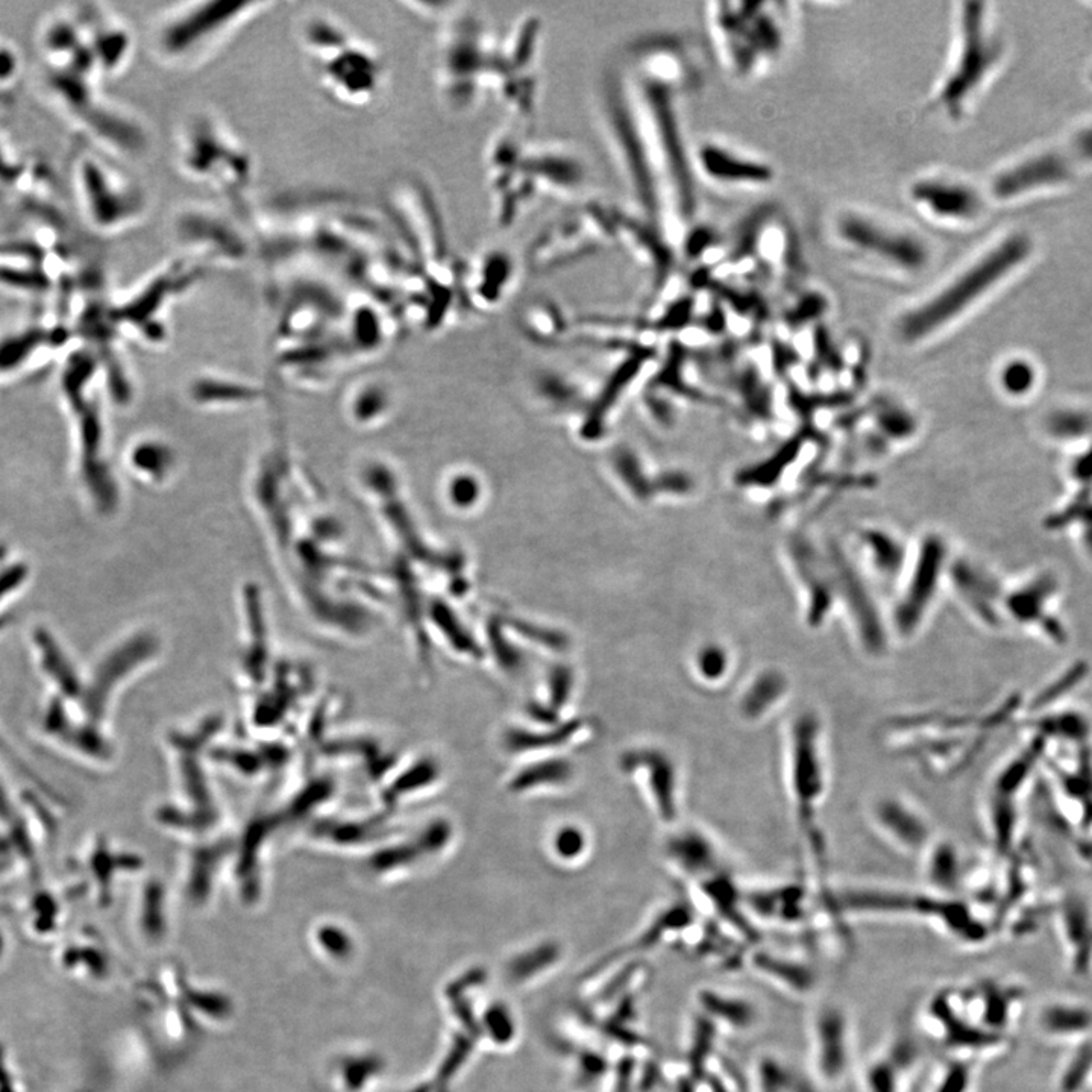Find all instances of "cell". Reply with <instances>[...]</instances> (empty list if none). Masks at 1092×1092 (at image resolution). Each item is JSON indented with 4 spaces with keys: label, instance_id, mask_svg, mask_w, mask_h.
<instances>
[{
    "label": "cell",
    "instance_id": "6da1fadb",
    "mask_svg": "<svg viewBox=\"0 0 1092 1092\" xmlns=\"http://www.w3.org/2000/svg\"><path fill=\"white\" fill-rule=\"evenodd\" d=\"M624 72L629 101L657 187L661 234L668 240L671 216L689 220L695 214L693 163L684 144L674 93L638 78L627 67Z\"/></svg>",
    "mask_w": 1092,
    "mask_h": 1092
},
{
    "label": "cell",
    "instance_id": "7a4b0ae2",
    "mask_svg": "<svg viewBox=\"0 0 1092 1092\" xmlns=\"http://www.w3.org/2000/svg\"><path fill=\"white\" fill-rule=\"evenodd\" d=\"M300 40L316 82L331 102L360 109L377 101L385 79L384 60L377 47L323 12L302 22Z\"/></svg>",
    "mask_w": 1092,
    "mask_h": 1092
},
{
    "label": "cell",
    "instance_id": "3957f363",
    "mask_svg": "<svg viewBox=\"0 0 1092 1092\" xmlns=\"http://www.w3.org/2000/svg\"><path fill=\"white\" fill-rule=\"evenodd\" d=\"M506 76L500 40L465 5L440 28L436 43L435 83L443 107L454 114L493 98Z\"/></svg>",
    "mask_w": 1092,
    "mask_h": 1092
},
{
    "label": "cell",
    "instance_id": "277c9868",
    "mask_svg": "<svg viewBox=\"0 0 1092 1092\" xmlns=\"http://www.w3.org/2000/svg\"><path fill=\"white\" fill-rule=\"evenodd\" d=\"M275 6L272 2L202 0L176 3L160 12L149 27V49L157 63L172 70H192L216 57L231 38Z\"/></svg>",
    "mask_w": 1092,
    "mask_h": 1092
},
{
    "label": "cell",
    "instance_id": "5b68a950",
    "mask_svg": "<svg viewBox=\"0 0 1092 1092\" xmlns=\"http://www.w3.org/2000/svg\"><path fill=\"white\" fill-rule=\"evenodd\" d=\"M101 79L43 66L41 89L53 107L81 131L87 143L112 157H134L149 144L140 118L102 95Z\"/></svg>",
    "mask_w": 1092,
    "mask_h": 1092
},
{
    "label": "cell",
    "instance_id": "8992f818",
    "mask_svg": "<svg viewBox=\"0 0 1092 1092\" xmlns=\"http://www.w3.org/2000/svg\"><path fill=\"white\" fill-rule=\"evenodd\" d=\"M70 172L79 213L92 233L121 236L136 230L149 214V195L144 185L104 150L79 144L73 152Z\"/></svg>",
    "mask_w": 1092,
    "mask_h": 1092
},
{
    "label": "cell",
    "instance_id": "52a82bcc",
    "mask_svg": "<svg viewBox=\"0 0 1092 1092\" xmlns=\"http://www.w3.org/2000/svg\"><path fill=\"white\" fill-rule=\"evenodd\" d=\"M599 121L610 160L635 208L633 213L653 225L661 234L657 187L629 101L624 69L609 70L604 76L600 87Z\"/></svg>",
    "mask_w": 1092,
    "mask_h": 1092
},
{
    "label": "cell",
    "instance_id": "ba28073f",
    "mask_svg": "<svg viewBox=\"0 0 1092 1092\" xmlns=\"http://www.w3.org/2000/svg\"><path fill=\"white\" fill-rule=\"evenodd\" d=\"M175 163L193 184L240 201L253 178L252 156L242 140L213 112L189 115L175 138Z\"/></svg>",
    "mask_w": 1092,
    "mask_h": 1092
},
{
    "label": "cell",
    "instance_id": "9c48e42d",
    "mask_svg": "<svg viewBox=\"0 0 1092 1092\" xmlns=\"http://www.w3.org/2000/svg\"><path fill=\"white\" fill-rule=\"evenodd\" d=\"M99 360L95 352L83 349L67 360L63 372V390L67 403L75 411L76 435H78L79 458L83 484L98 506L111 509L115 504V486L108 474L104 458V425L101 411L89 395V385L98 371Z\"/></svg>",
    "mask_w": 1092,
    "mask_h": 1092
},
{
    "label": "cell",
    "instance_id": "30bf717a",
    "mask_svg": "<svg viewBox=\"0 0 1092 1092\" xmlns=\"http://www.w3.org/2000/svg\"><path fill=\"white\" fill-rule=\"evenodd\" d=\"M1026 253L1027 242L1023 239L1008 240L1003 245L986 253L985 259L979 260L952 284L947 285L940 295L931 298L902 319L900 326L902 339L914 342L955 319L957 314L966 310L995 282L1000 281V278H1003L1017 263H1020Z\"/></svg>",
    "mask_w": 1092,
    "mask_h": 1092
},
{
    "label": "cell",
    "instance_id": "8fae6325",
    "mask_svg": "<svg viewBox=\"0 0 1092 1092\" xmlns=\"http://www.w3.org/2000/svg\"><path fill=\"white\" fill-rule=\"evenodd\" d=\"M390 204L401 249L413 268L432 273L454 265L439 205L422 181H401L391 192Z\"/></svg>",
    "mask_w": 1092,
    "mask_h": 1092
},
{
    "label": "cell",
    "instance_id": "7c38bea8",
    "mask_svg": "<svg viewBox=\"0 0 1092 1092\" xmlns=\"http://www.w3.org/2000/svg\"><path fill=\"white\" fill-rule=\"evenodd\" d=\"M201 265L192 259L173 260L169 265L160 268L138 285L136 292L121 304L111 305L112 323L137 330L144 337L153 336L159 340L164 331V311L173 304L176 298L196 284L201 278Z\"/></svg>",
    "mask_w": 1092,
    "mask_h": 1092
},
{
    "label": "cell",
    "instance_id": "4fadbf2b",
    "mask_svg": "<svg viewBox=\"0 0 1092 1092\" xmlns=\"http://www.w3.org/2000/svg\"><path fill=\"white\" fill-rule=\"evenodd\" d=\"M176 239L193 262L233 265L249 253L245 231L210 205H185L175 217Z\"/></svg>",
    "mask_w": 1092,
    "mask_h": 1092
},
{
    "label": "cell",
    "instance_id": "5bb4252c",
    "mask_svg": "<svg viewBox=\"0 0 1092 1092\" xmlns=\"http://www.w3.org/2000/svg\"><path fill=\"white\" fill-rule=\"evenodd\" d=\"M520 170L532 179L541 198L574 201L586 187V160L565 138L528 140Z\"/></svg>",
    "mask_w": 1092,
    "mask_h": 1092
},
{
    "label": "cell",
    "instance_id": "9a60e30c",
    "mask_svg": "<svg viewBox=\"0 0 1092 1092\" xmlns=\"http://www.w3.org/2000/svg\"><path fill=\"white\" fill-rule=\"evenodd\" d=\"M811 1076L821 1088H837L854 1065V1033L850 1014L838 1003H824L809 1027Z\"/></svg>",
    "mask_w": 1092,
    "mask_h": 1092
},
{
    "label": "cell",
    "instance_id": "2e32d148",
    "mask_svg": "<svg viewBox=\"0 0 1092 1092\" xmlns=\"http://www.w3.org/2000/svg\"><path fill=\"white\" fill-rule=\"evenodd\" d=\"M846 245L906 272H918L928 263L927 246L917 237L877 224L872 218L848 214L838 224Z\"/></svg>",
    "mask_w": 1092,
    "mask_h": 1092
},
{
    "label": "cell",
    "instance_id": "e0dca14e",
    "mask_svg": "<svg viewBox=\"0 0 1092 1092\" xmlns=\"http://www.w3.org/2000/svg\"><path fill=\"white\" fill-rule=\"evenodd\" d=\"M603 250L606 247L590 236L575 210L546 225L530 247L528 265L535 272L557 271Z\"/></svg>",
    "mask_w": 1092,
    "mask_h": 1092
},
{
    "label": "cell",
    "instance_id": "ac0fdd59",
    "mask_svg": "<svg viewBox=\"0 0 1092 1092\" xmlns=\"http://www.w3.org/2000/svg\"><path fill=\"white\" fill-rule=\"evenodd\" d=\"M101 78L121 75L133 57L134 38L124 19L99 3L76 8Z\"/></svg>",
    "mask_w": 1092,
    "mask_h": 1092
},
{
    "label": "cell",
    "instance_id": "d6986e66",
    "mask_svg": "<svg viewBox=\"0 0 1092 1092\" xmlns=\"http://www.w3.org/2000/svg\"><path fill=\"white\" fill-rule=\"evenodd\" d=\"M924 1030L941 1047L952 1053H985L997 1049L1003 1036L995 1035L983 1029L972 1021L957 1014L943 991L933 994L928 1000L923 1018Z\"/></svg>",
    "mask_w": 1092,
    "mask_h": 1092
},
{
    "label": "cell",
    "instance_id": "ffe728a7",
    "mask_svg": "<svg viewBox=\"0 0 1092 1092\" xmlns=\"http://www.w3.org/2000/svg\"><path fill=\"white\" fill-rule=\"evenodd\" d=\"M981 18V12L975 11V5H969L963 14L962 50L952 76L944 83L941 92V101L950 111H957V107L962 105L966 95L981 81L994 58L991 55V44L986 40Z\"/></svg>",
    "mask_w": 1092,
    "mask_h": 1092
},
{
    "label": "cell",
    "instance_id": "44dd1931",
    "mask_svg": "<svg viewBox=\"0 0 1092 1092\" xmlns=\"http://www.w3.org/2000/svg\"><path fill=\"white\" fill-rule=\"evenodd\" d=\"M615 216L616 246H621L635 265L647 272L655 284H660L670 276L673 260L670 243L638 214L615 207Z\"/></svg>",
    "mask_w": 1092,
    "mask_h": 1092
},
{
    "label": "cell",
    "instance_id": "7402d4cb",
    "mask_svg": "<svg viewBox=\"0 0 1092 1092\" xmlns=\"http://www.w3.org/2000/svg\"><path fill=\"white\" fill-rule=\"evenodd\" d=\"M920 1058V1047L914 1037H895L886 1049L863 1065V1091L908 1092L909 1082Z\"/></svg>",
    "mask_w": 1092,
    "mask_h": 1092
},
{
    "label": "cell",
    "instance_id": "603a6c76",
    "mask_svg": "<svg viewBox=\"0 0 1092 1092\" xmlns=\"http://www.w3.org/2000/svg\"><path fill=\"white\" fill-rule=\"evenodd\" d=\"M744 965L764 983L791 997H809L818 988L817 971L809 963L793 957L754 950L745 957Z\"/></svg>",
    "mask_w": 1092,
    "mask_h": 1092
},
{
    "label": "cell",
    "instance_id": "cb8c5ba5",
    "mask_svg": "<svg viewBox=\"0 0 1092 1092\" xmlns=\"http://www.w3.org/2000/svg\"><path fill=\"white\" fill-rule=\"evenodd\" d=\"M911 198L918 208L931 217L962 220L975 217L981 204L971 189L946 179H924L911 189Z\"/></svg>",
    "mask_w": 1092,
    "mask_h": 1092
},
{
    "label": "cell",
    "instance_id": "d4e9b609",
    "mask_svg": "<svg viewBox=\"0 0 1092 1092\" xmlns=\"http://www.w3.org/2000/svg\"><path fill=\"white\" fill-rule=\"evenodd\" d=\"M515 263L501 249L487 250L464 268L462 287L466 295L484 305H493L512 287Z\"/></svg>",
    "mask_w": 1092,
    "mask_h": 1092
},
{
    "label": "cell",
    "instance_id": "484cf974",
    "mask_svg": "<svg viewBox=\"0 0 1092 1092\" xmlns=\"http://www.w3.org/2000/svg\"><path fill=\"white\" fill-rule=\"evenodd\" d=\"M693 166L721 184H764L773 178V170L766 164L745 159L716 143H703Z\"/></svg>",
    "mask_w": 1092,
    "mask_h": 1092
},
{
    "label": "cell",
    "instance_id": "4316f807",
    "mask_svg": "<svg viewBox=\"0 0 1092 1092\" xmlns=\"http://www.w3.org/2000/svg\"><path fill=\"white\" fill-rule=\"evenodd\" d=\"M544 24L536 14L520 15L500 40V60L512 76L538 75Z\"/></svg>",
    "mask_w": 1092,
    "mask_h": 1092
},
{
    "label": "cell",
    "instance_id": "83f0119b",
    "mask_svg": "<svg viewBox=\"0 0 1092 1092\" xmlns=\"http://www.w3.org/2000/svg\"><path fill=\"white\" fill-rule=\"evenodd\" d=\"M943 557V544L937 539H927L921 549L920 561H918L912 586L909 587L908 596L902 601L897 612V624L902 633H911L920 622L921 615L926 610L927 603L936 587Z\"/></svg>",
    "mask_w": 1092,
    "mask_h": 1092
},
{
    "label": "cell",
    "instance_id": "f1b7e54d",
    "mask_svg": "<svg viewBox=\"0 0 1092 1092\" xmlns=\"http://www.w3.org/2000/svg\"><path fill=\"white\" fill-rule=\"evenodd\" d=\"M698 1006L716 1029L731 1033H747L759 1023V1011L750 998L718 989H703Z\"/></svg>",
    "mask_w": 1092,
    "mask_h": 1092
},
{
    "label": "cell",
    "instance_id": "f546056e",
    "mask_svg": "<svg viewBox=\"0 0 1092 1092\" xmlns=\"http://www.w3.org/2000/svg\"><path fill=\"white\" fill-rule=\"evenodd\" d=\"M751 1085L753 1092H821L811 1072L805 1074L776 1055H763L754 1062Z\"/></svg>",
    "mask_w": 1092,
    "mask_h": 1092
},
{
    "label": "cell",
    "instance_id": "4dcf8cb0",
    "mask_svg": "<svg viewBox=\"0 0 1092 1092\" xmlns=\"http://www.w3.org/2000/svg\"><path fill=\"white\" fill-rule=\"evenodd\" d=\"M639 762L647 764L650 774L651 792L657 798L660 817L670 821L676 817V779L670 760L654 751H645L644 754L633 756Z\"/></svg>",
    "mask_w": 1092,
    "mask_h": 1092
},
{
    "label": "cell",
    "instance_id": "1f68e13d",
    "mask_svg": "<svg viewBox=\"0 0 1092 1092\" xmlns=\"http://www.w3.org/2000/svg\"><path fill=\"white\" fill-rule=\"evenodd\" d=\"M671 856L686 872L693 874L709 872L712 862V847L705 838L696 833L677 837L670 847Z\"/></svg>",
    "mask_w": 1092,
    "mask_h": 1092
},
{
    "label": "cell",
    "instance_id": "d6a6232c",
    "mask_svg": "<svg viewBox=\"0 0 1092 1092\" xmlns=\"http://www.w3.org/2000/svg\"><path fill=\"white\" fill-rule=\"evenodd\" d=\"M1044 1029L1053 1035H1081L1092 1027L1090 1011L1074 1006H1052L1044 1011L1040 1018Z\"/></svg>",
    "mask_w": 1092,
    "mask_h": 1092
},
{
    "label": "cell",
    "instance_id": "836d02e7",
    "mask_svg": "<svg viewBox=\"0 0 1092 1092\" xmlns=\"http://www.w3.org/2000/svg\"><path fill=\"white\" fill-rule=\"evenodd\" d=\"M571 766L570 763L565 760H548L545 763H538L536 766L528 767V770L520 771L518 776L513 779L510 788L513 791H526L533 786L539 785H561V783L570 780Z\"/></svg>",
    "mask_w": 1092,
    "mask_h": 1092
},
{
    "label": "cell",
    "instance_id": "e575fe53",
    "mask_svg": "<svg viewBox=\"0 0 1092 1092\" xmlns=\"http://www.w3.org/2000/svg\"><path fill=\"white\" fill-rule=\"evenodd\" d=\"M31 170L29 163L22 159L8 138L0 133V187L12 191L25 189L27 181L32 179Z\"/></svg>",
    "mask_w": 1092,
    "mask_h": 1092
},
{
    "label": "cell",
    "instance_id": "d590c367",
    "mask_svg": "<svg viewBox=\"0 0 1092 1092\" xmlns=\"http://www.w3.org/2000/svg\"><path fill=\"white\" fill-rule=\"evenodd\" d=\"M170 462V451L162 443H143L131 455V464L136 466L137 471L143 472L141 475L153 481H162L169 475Z\"/></svg>",
    "mask_w": 1092,
    "mask_h": 1092
},
{
    "label": "cell",
    "instance_id": "8d00e7d4",
    "mask_svg": "<svg viewBox=\"0 0 1092 1092\" xmlns=\"http://www.w3.org/2000/svg\"><path fill=\"white\" fill-rule=\"evenodd\" d=\"M972 1085V1069L963 1059H952L937 1074L931 1092H969Z\"/></svg>",
    "mask_w": 1092,
    "mask_h": 1092
},
{
    "label": "cell",
    "instance_id": "74e56055",
    "mask_svg": "<svg viewBox=\"0 0 1092 1092\" xmlns=\"http://www.w3.org/2000/svg\"><path fill=\"white\" fill-rule=\"evenodd\" d=\"M21 73V53L8 38L0 37V89L14 86Z\"/></svg>",
    "mask_w": 1092,
    "mask_h": 1092
},
{
    "label": "cell",
    "instance_id": "f35d334b",
    "mask_svg": "<svg viewBox=\"0 0 1092 1092\" xmlns=\"http://www.w3.org/2000/svg\"><path fill=\"white\" fill-rule=\"evenodd\" d=\"M414 14L419 18L425 19V21L437 22V24H445L449 18L460 11L464 8L465 3L458 2H443V0H437V2H410L406 3Z\"/></svg>",
    "mask_w": 1092,
    "mask_h": 1092
},
{
    "label": "cell",
    "instance_id": "ab89813d",
    "mask_svg": "<svg viewBox=\"0 0 1092 1092\" xmlns=\"http://www.w3.org/2000/svg\"><path fill=\"white\" fill-rule=\"evenodd\" d=\"M1091 1066L1092 1049L1082 1050V1053H1079V1055L1076 1056L1074 1061H1072L1069 1068L1066 1069L1064 1076V1090L1066 1092H1074L1078 1090V1088L1084 1084L1085 1078H1087Z\"/></svg>",
    "mask_w": 1092,
    "mask_h": 1092
},
{
    "label": "cell",
    "instance_id": "60d3db41",
    "mask_svg": "<svg viewBox=\"0 0 1092 1092\" xmlns=\"http://www.w3.org/2000/svg\"><path fill=\"white\" fill-rule=\"evenodd\" d=\"M869 544L872 548L876 549L877 557H879V565L886 570L891 571L897 568V565L901 561V551L894 542L889 541L885 536H880L879 533H874L869 536Z\"/></svg>",
    "mask_w": 1092,
    "mask_h": 1092
},
{
    "label": "cell",
    "instance_id": "b9f144b4",
    "mask_svg": "<svg viewBox=\"0 0 1092 1092\" xmlns=\"http://www.w3.org/2000/svg\"><path fill=\"white\" fill-rule=\"evenodd\" d=\"M727 657L719 648H708L699 655L698 667L706 679H718L725 673Z\"/></svg>",
    "mask_w": 1092,
    "mask_h": 1092
},
{
    "label": "cell",
    "instance_id": "7bdbcfd3",
    "mask_svg": "<svg viewBox=\"0 0 1092 1092\" xmlns=\"http://www.w3.org/2000/svg\"><path fill=\"white\" fill-rule=\"evenodd\" d=\"M583 837L577 830L561 831L555 841V850L564 857H575L583 850Z\"/></svg>",
    "mask_w": 1092,
    "mask_h": 1092
}]
</instances>
